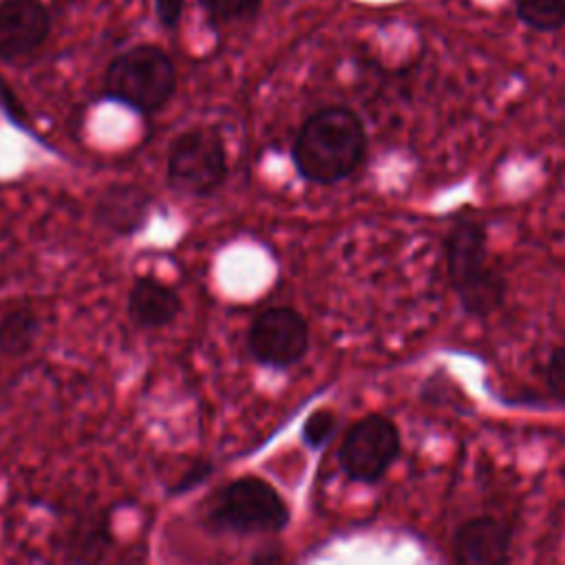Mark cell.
I'll return each mask as SVG.
<instances>
[{
  "instance_id": "18",
  "label": "cell",
  "mask_w": 565,
  "mask_h": 565,
  "mask_svg": "<svg viewBox=\"0 0 565 565\" xmlns=\"http://www.w3.org/2000/svg\"><path fill=\"white\" fill-rule=\"evenodd\" d=\"M185 11V0H154V15L168 31L177 29Z\"/></svg>"
},
{
  "instance_id": "15",
  "label": "cell",
  "mask_w": 565,
  "mask_h": 565,
  "mask_svg": "<svg viewBox=\"0 0 565 565\" xmlns=\"http://www.w3.org/2000/svg\"><path fill=\"white\" fill-rule=\"evenodd\" d=\"M335 424H338V419H335L333 411H329V408L313 411L305 419V424H302V441H305V446L313 448V450L322 448L331 439V435L335 430Z\"/></svg>"
},
{
  "instance_id": "8",
  "label": "cell",
  "mask_w": 565,
  "mask_h": 565,
  "mask_svg": "<svg viewBox=\"0 0 565 565\" xmlns=\"http://www.w3.org/2000/svg\"><path fill=\"white\" fill-rule=\"evenodd\" d=\"M51 33V13L42 0H0V60L18 64L33 57Z\"/></svg>"
},
{
  "instance_id": "9",
  "label": "cell",
  "mask_w": 565,
  "mask_h": 565,
  "mask_svg": "<svg viewBox=\"0 0 565 565\" xmlns=\"http://www.w3.org/2000/svg\"><path fill=\"white\" fill-rule=\"evenodd\" d=\"M152 214V194L137 183H110L95 203V221L115 236L139 234Z\"/></svg>"
},
{
  "instance_id": "14",
  "label": "cell",
  "mask_w": 565,
  "mask_h": 565,
  "mask_svg": "<svg viewBox=\"0 0 565 565\" xmlns=\"http://www.w3.org/2000/svg\"><path fill=\"white\" fill-rule=\"evenodd\" d=\"M205 13L216 22L247 20L258 13L263 0H199Z\"/></svg>"
},
{
  "instance_id": "12",
  "label": "cell",
  "mask_w": 565,
  "mask_h": 565,
  "mask_svg": "<svg viewBox=\"0 0 565 565\" xmlns=\"http://www.w3.org/2000/svg\"><path fill=\"white\" fill-rule=\"evenodd\" d=\"M38 333H40L38 313L26 305L13 307L0 320V351L13 358L24 355L33 347Z\"/></svg>"
},
{
  "instance_id": "2",
  "label": "cell",
  "mask_w": 565,
  "mask_h": 565,
  "mask_svg": "<svg viewBox=\"0 0 565 565\" xmlns=\"http://www.w3.org/2000/svg\"><path fill=\"white\" fill-rule=\"evenodd\" d=\"M446 265L450 285L470 316H490L501 307L505 280L490 263L486 227L472 216L459 218L446 234Z\"/></svg>"
},
{
  "instance_id": "16",
  "label": "cell",
  "mask_w": 565,
  "mask_h": 565,
  "mask_svg": "<svg viewBox=\"0 0 565 565\" xmlns=\"http://www.w3.org/2000/svg\"><path fill=\"white\" fill-rule=\"evenodd\" d=\"M214 472V463L210 459H196L192 461L185 472L179 477V481L174 486H170V494H183V492H190L194 490L196 486L205 483Z\"/></svg>"
},
{
  "instance_id": "17",
  "label": "cell",
  "mask_w": 565,
  "mask_h": 565,
  "mask_svg": "<svg viewBox=\"0 0 565 565\" xmlns=\"http://www.w3.org/2000/svg\"><path fill=\"white\" fill-rule=\"evenodd\" d=\"M547 386L556 399L565 402V342L558 344L547 360Z\"/></svg>"
},
{
  "instance_id": "7",
  "label": "cell",
  "mask_w": 565,
  "mask_h": 565,
  "mask_svg": "<svg viewBox=\"0 0 565 565\" xmlns=\"http://www.w3.org/2000/svg\"><path fill=\"white\" fill-rule=\"evenodd\" d=\"M247 349L260 366L274 371L296 366L309 349V324L291 307H267L249 324Z\"/></svg>"
},
{
  "instance_id": "4",
  "label": "cell",
  "mask_w": 565,
  "mask_h": 565,
  "mask_svg": "<svg viewBox=\"0 0 565 565\" xmlns=\"http://www.w3.org/2000/svg\"><path fill=\"white\" fill-rule=\"evenodd\" d=\"M179 75L172 57L154 44H137L119 53L106 68L104 93L141 115H154L170 104Z\"/></svg>"
},
{
  "instance_id": "13",
  "label": "cell",
  "mask_w": 565,
  "mask_h": 565,
  "mask_svg": "<svg viewBox=\"0 0 565 565\" xmlns=\"http://www.w3.org/2000/svg\"><path fill=\"white\" fill-rule=\"evenodd\" d=\"M516 18L541 33L565 26V0H514Z\"/></svg>"
},
{
  "instance_id": "11",
  "label": "cell",
  "mask_w": 565,
  "mask_h": 565,
  "mask_svg": "<svg viewBox=\"0 0 565 565\" xmlns=\"http://www.w3.org/2000/svg\"><path fill=\"white\" fill-rule=\"evenodd\" d=\"M181 296L154 276H139L128 294V318L141 329H163L181 313Z\"/></svg>"
},
{
  "instance_id": "5",
  "label": "cell",
  "mask_w": 565,
  "mask_h": 565,
  "mask_svg": "<svg viewBox=\"0 0 565 565\" xmlns=\"http://www.w3.org/2000/svg\"><path fill=\"white\" fill-rule=\"evenodd\" d=\"M225 141L214 128H190L174 137L168 148L166 179L183 196H210L227 179Z\"/></svg>"
},
{
  "instance_id": "1",
  "label": "cell",
  "mask_w": 565,
  "mask_h": 565,
  "mask_svg": "<svg viewBox=\"0 0 565 565\" xmlns=\"http://www.w3.org/2000/svg\"><path fill=\"white\" fill-rule=\"evenodd\" d=\"M366 154V130L347 106H324L300 126L291 146L296 172L316 185H333L351 177Z\"/></svg>"
},
{
  "instance_id": "10",
  "label": "cell",
  "mask_w": 565,
  "mask_h": 565,
  "mask_svg": "<svg viewBox=\"0 0 565 565\" xmlns=\"http://www.w3.org/2000/svg\"><path fill=\"white\" fill-rule=\"evenodd\" d=\"M510 530L499 519L475 516L461 523L452 539L455 558L463 565H492L508 561Z\"/></svg>"
},
{
  "instance_id": "6",
  "label": "cell",
  "mask_w": 565,
  "mask_h": 565,
  "mask_svg": "<svg viewBox=\"0 0 565 565\" xmlns=\"http://www.w3.org/2000/svg\"><path fill=\"white\" fill-rule=\"evenodd\" d=\"M399 430L395 422L380 413L358 419L342 437L338 461L347 479L355 483L380 481L399 457Z\"/></svg>"
},
{
  "instance_id": "3",
  "label": "cell",
  "mask_w": 565,
  "mask_h": 565,
  "mask_svg": "<svg viewBox=\"0 0 565 565\" xmlns=\"http://www.w3.org/2000/svg\"><path fill=\"white\" fill-rule=\"evenodd\" d=\"M289 523V505L263 477H241L212 494L203 512V527L214 534L256 536L278 534Z\"/></svg>"
}]
</instances>
